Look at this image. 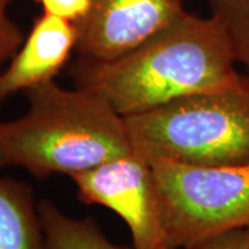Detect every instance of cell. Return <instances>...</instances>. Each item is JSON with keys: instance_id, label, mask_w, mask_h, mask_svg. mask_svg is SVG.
Instances as JSON below:
<instances>
[{"instance_id": "1", "label": "cell", "mask_w": 249, "mask_h": 249, "mask_svg": "<svg viewBox=\"0 0 249 249\" xmlns=\"http://www.w3.org/2000/svg\"><path fill=\"white\" fill-rule=\"evenodd\" d=\"M68 73L75 88L106 98L122 116L226 88L241 75L220 24L188 11L115 58L76 55Z\"/></svg>"}, {"instance_id": "2", "label": "cell", "mask_w": 249, "mask_h": 249, "mask_svg": "<svg viewBox=\"0 0 249 249\" xmlns=\"http://www.w3.org/2000/svg\"><path fill=\"white\" fill-rule=\"evenodd\" d=\"M25 96L27 112L0 122V169L71 176L133 152L124 118L96 93L53 80Z\"/></svg>"}, {"instance_id": "3", "label": "cell", "mask_w": 249, "mask_h": 249, "mask_svg": "<svg viewBox=\"0 0 249 249\" xmlns=\"http://www.w3.org/2000/svg\"><path fill=\"white\" fill-rule=\"evenodd\" d=\"M132 151L199 166L249 163V78L124 116Z\"/></svg>"}, {"instance_id": "4", "label": "cell", "mask_w": 249, "mask_h": 249, "mask_svg": "<svg viewBox=\"0 0 249 249\" xmlns=\"http://www.w3.org/2000/svg\"><path fill=\"white\" fill-rule=\"evenodd\" d=\"M151 163L165 248L176 249L220 232L249 227V163L199 166Z\"/></svg>"}, {"instance_id": "5", "label": "cell", "mask_w": 249, "mask_h": 249, "mask_svg": "<svg viewBox=\"0 0 249 249\" xmlns=\"http://www.w3.org/2000/svg\"><path fill=\"white\" fill-rule=\"evenodd\" d=\"M78 198L115 212L129 227L134 249H166L151 163L130 152L71 175Z\"/></svg>"}, {"instance_id": "6", "label": "cell", "mask_w": 249, "mask_h": 249, "mask_svg": "<svg viewBox=\"0 0 249 249\" xmlns=\"http://www.w3.org/2000/svg\"><path fill=\"white\" fill-rule=\"evenodd\" d=\"M184 11V0H91L88 16L76 25L75 53L94 60L115 58Z\"/></svg>"}, {"instance_id": "7", "label": "cell", "mask_w": 249, "mask_h": 249, "mask_svg": "<svg viewBox=\"0 0 249 249\" xmlns=\"http://www.w3.org/2000/svg\"><path fill=\"white\" fill-rule=\"evenodd\" d=\"M78 43V28L64 18L42 13L21 47L0 73V103L18 91L53 82L70 65Z\"/></svg>"}, {"instance_id": "8", "label": "cell", "mask_w": 249, "mask_h": 249, "mask_svg": "<svg viewBox=\"0 0 249 249\" xmlns=\"http://www.w3.org/2000/svg\"><path fill=\"white\" fill-rule=\"evenodd\" d=\"M0 249H46L32 187L0 178Z\"/></svg>"}, {"instance_id": "9", "label": "cell", "mask_w": 249, "mask_h": 249, "mask_svg": "<svg viewBox=\"0 0 249 249\" xmlns=\"http://www.w3.org/2000/svg\"><path fill=\"white\" fill-rule=\"evenodd\" d=\"M46 249H134L112 244L93 217L75 219L52 201L39 202Z\"/></svg>"}, {"instance_id": "10", "label": "cell", "mask_w": 249, "mask_h": 249, "mask_svg": "<svg viewBox=\"0 0 249 249\" xmlns=\"http://www.w3.org/2000/svg\"><path fill=\"white\" fill-rule=\"evenodd\" d=\"M212 17L227 36L235 61L249 78V0H209Z\"/></svg>"}, {"instance_id": "11", "label": "cell", "mask_w": 249, "mask_h": 249, "mask_svg": "<svg viewBox=\"0 0 249 249\" xmlns=\"http://www.w3.org/2000/svg\"><path fill=\"white\" fill-rule=\"evenodd\" d=\"M13 1L14 0H0V65L13 58L25 39L22 29L9 16Z\"/></svg>"}, {"instance_id": "12", "label": "cell", "mask_w": 249, "mask_h": 249, "mask_svg": "<svg viewBox=\"0 0 249 249\" xmlns=\"http://www.w3.org/2000/svg\"><path fill=\"white\" fill-rule=\"evenodd\" d=\"M43 13L55 17L64 18L78 25L83 18L88 16L91 0H34Z\"/></svg>"}, {"instance_id": "13", "label": "cell", "mask_w": 249, "mask_h": 249, "mask_svg": "<svg viewBox=\"0 0 249 249\" xmlns=\"http://www.w3.org/2000/svg\"><path fill=\"white\" fill-rule=\"evenodd\" d=\"M176 249H249V227L220 232Z\"/></svg>"}, {"instance_id": "14", "label": "cell", "mask_w": 249, "mask_h": 249, "mask_svg": "<svg viewBox=\"0 0 249 249\" xmlns=\"http://www.w3.org/2000/svg\"><path fill=\"white\" fill-rule=\"evenodd\" d=\"M0 104H1V103H0Z\"/></svg>"}]
</instances>
